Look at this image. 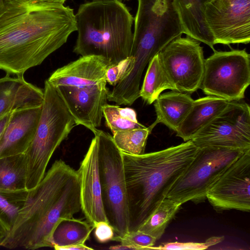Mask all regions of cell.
I'll use <instances>...</instances> for the list:
<instances>
[{
	"label": "cell",
	"instance_id": "obj_21",
	"mask_svg": "<svg viewBox=\"0 0 250 250\" xmlns=\"http://www.w3.org/2000/svg\"><path fill=\"white\" fill-rule=\"evenodd\" d=\"M193 101L189 94L176 91L160 94L154 104L156 120L176 132L189 112Z\"/></svg>",
	"mask_w": 250,
	"mask_h": 250
},
{
	"label": "cell",
	"instance_id": "obj_33",
	"mask_svg": "<svg viewBox=\"0 0 250 250\" xmlns=\"http://www.w3.org/2000/svg\"><path fill=\"white\" fill-rule=\"evenodd\" d=\"M11 113H7L0 117V139L10 120Z\"/></svg>",
	"mask_w": 250,
	"mask_h": 250
},
{
	"label": "cell",
	"instance_id": "obj_30",
	"mask_svg": "<svg viewBox=\"0 0 250 250\" xmlns=\"http://www.w3.org/2000/svg\"><path fill=\"white\" fill-rule=\"evenodd\" d=\"M224 236H213L208 238L205 242H168L163 243L158 247L152 246L149 250H205L209 247L221 242Z\"/></svg>",
	"mask_w": 250,
	"mask_h": 250
},
{
	"label": "cell",
	"instance_id": "obj_10",
	"mask_svg": "<svg viewBox=\"0 0 250 250\" xmlns=\"http://www.w3.org/2000/svg\"><path fill=\"white\" fill-rule=\"evenodd\" d=\"M198 148L250 150V108L240 100L229 101L223 111L190 140Z\"/></svg>",
	"mask_w": 250,
	"mask_h": 250
},
{
	"label": "cell",
	"instance_id": "obj_29",
	"mask_svg": "<svg viewBox=\"0 0 250 250\" xmlns=\"http://www.w3.org/2000/svg\"><path fill=\"white\" fill-rule=\"evenodd\" d=\"M156 239L153 236L139 230L129 231L124 237L114 236L112 241H118L121 244L127 245L131 250H149L155 244Z\"/></svg>",
	"mask_w": 250,
	"mask_h": 250
},
{
	"label": "cell",
	"instance_id": "obj_6",
	"mask_svg": "<svg viewBox=\"0 0 250 250\" xmlns=\"http://www.w3.org/2000/svg\"><path fill=\"white\" fill-rule=\"evenodd\" d=\"M43 93L38 124L24 153L27 190L34 188L42 179L54 152L76 125L56 87L47 80Z\"/></svg>",
	"mask_w": 250,
	"mask_h": 250
},
{
	"label": "cell",
	"instance_id": "obj_17",
	"mask_svg": "<svg viewBox=\"0 0 250 250\" xmlns=\"http://www.w3.org/2000/svg\"><path fill=\"white\" fill-rule=\"evenodd\" d=\"M42 106L14 111L0 139V158L24 153L39 121Z\"/></svg>",
	"mask_w": 250,
	"mask_h": 250
},
{
	"label": "cell",
	"instance_id": "obj_9",
	"mask_svg": "<svg viewBox=\"0 0 250 250\" xmlns=\"http://www.w3.org/2000/svg\"><path fill=\"white\" fill-rule=\"evenodd\" d=\"M250 84V55L245 49L218 51L205 59L200 88L228 101L243 99Z\"/></svg>",
	"mask_w": 250,
	"mask_h": 250
},
{
	"label": "cell",
	"instance_id": "obj_1",
	"mask_svg": "<svg viewBox=\"0 0 250 250\" xmlns=\"http://www.w3.org/2000/svg\"><path fill=\"white\" fill-rule=\"evenodd\" d=\"M77 31L74 10L43 0H3L0 6V70L23 76Z\"/></svg>",
	"mask_w": 250,
	"mask_h": 250
},
{
	"label": "cell",
	"instance_id": "obj_23",
	"mask_svg": "<svg viewBox=\"0 0 250 250\" xmlns=\"http://www.w3.org/2000/svg\"><path fill=\"white\" fill-rule=\"evenodd\" d=\"M166 89L175 91V86L162 65L158 54L148 63L139 96L147 104H151Z\"/></svg>",
	"mask_w": 250,
	"mask_h": 250
},
{
	"label": "cell",
	"instance_id": "obj_34",
	"mask_svg": "<svg viewBox=\"0 0 250 250\" xmlns=\"http://www.w3.org/2000/svg\"><path fill=\"white\" fill-rule=\"evenodd\" d=\"M92 248L89 247L85 245V244L73 245L63 248L61 250H92Z\"/></svg>",
	"mask_w": 250,
	"mask_h": 250
},
{
	"label": "cell",
	"instance_id": "obj_4",
	"mask_svg": "<svg viewBox=\"0 0 250 250\" xmlns=\"http://www.w3.org/2000/svg\"><path fill=\"white\" fill-rule=\"evenodd\" d=\"M76 172L62 160L55 161L41 182L28 190L25 202L0 247L9 249L42 248L57 200Z\"/></svg>",
	"mask_w": 250,
	"mask_h": 250
},
{
	"label": "cell",
	"instance_id": "obj_13",
	"mask_svg": "<svg viewBox=\"0 0 250 250\" xmlns=\"http://www.w3.org/2000/svg\"><path fill=\"white\" fill-rule=\"evenodd\" d=\"M250 150L244 153L223 172L207 194L217 211L250 210Z\"/></svg>",
	"mask_w": 250,
	"mask_h": 250
},
{
	"label": "cell",
	"instance_id": "obj_25",
	"mask_svg": "<svg viewBox=\"0 0 250 250\" xmlns=\"http://www.w3.org/2000/svg\"><path fill=\"white\" fill-rule=\"evenodd\" d=\"M182 205L177 201L165 198L137 230L153 236L156 240L159 239Z\"/></svg>",
	"mask_w": 250,
	"mask_h": 250
},
{
	"label": "cell",
	"instance_id": "obj_20",
	"mask_svg": "<svg viewBox=\"0 0 250 250\" xmlns=\"http://www.w3.org/2000/svg\"><path fill=\"white\" fill-rule=\"evenodd\" d=\"M229 102L209 95L194 100L189 112L176 132V136L184 142L190 140L223 111Z\"/></svg>",
	"mask_w": 250,
	"mask_h": 250
},
{
	"label": "cell",
	"instance_id": "obj_32",
	"mask_svg": "<svg viewBox=\"0 0 250 250\" xmlns=\"http://www.w3.org/2000/svg\"><path fill=\"white\" fill-rule=\"evenodd\" d=\"M94 235L98 242L101 243L112 240L114 237V230L107 222L100 221L94 226Z\"/></svg>",
	"mask_w": 250,
	"mask_h": 250
},
{
	"label": "cell",
	"instance_id": "obj_19",
	"mask_svg": "<svg viewBox=\"0 0 250 250\" xmlns=\"http://www.w3.org/2000/svg\"><path fill=\"white\" fill-rule=\"evenodd\" d=\"M208 0H173L183 33L208 45L214 51L213 37L205 17L206 3Z\"/></svg>",
	"mask_w": 250,
	"mask_h": 250
},
{
	"label": "cell",
	"instance_id": "obj_18",
	"mask_svg": "<svg viewBox=\"0 0 250 250\" xmlns=\"http://www.w3.org/2000/svg\"><path fill=\"white\" fill-rule=\"evenodd\" d=\"M43 90L26 82L23 76L0 78V117L14 111L41 106Z\"/></svg>",
	"mask_w": 250,
	"mask_h": 250
},
{
	"label": "cell",
	"instance_id": "obj_28",
	"mask_svg": "<svg viewBox=\"0 0 250 250\" xmlns=\"http://www.w3.org/2000/svg\"><path fill=\"white\" fill-rule=\"evenodd\" d=\"M27 193V189H0V223L7 232L14 224L20 210L23 206Z\"/></svg>",
	"mask_w": 250,
	"mask_h": 250
},
{
	"label": "cell",
	"instance_id": "obj_11",
	"mask_svg": "<svg viewBox=\"0 0 250 250\" xmlns=\"http://www.w3.org/2000/svg\"><path fill=\"white\" fill-rule=\"evenodd\" d=\"M158 56L175 91L190 94L200 88L205 62L200 42L188 36L178 37L167 44Z\"/></svg>",
	"mask_w": 250,
	"mask_h": 250
},
{
	"label": "cell",
	"instance_id": "obj_16",
	"mask_svg": "<svg viewBox=\"0 0 250 250\" xmlns=\"http://www.w3.org/2000/svg\"><path fill=\"white\" fill-rule=\"evenodd\" d=\"M111 65L106 58L97 55L81 56L54 71L47 80L55 86L84 87L106 83V72Z\"/></svg>",
	"mask_w": 250,
	"mask_h": 250
},
{
	"label": "cell",
	"instance_id": "obj_5",
	"mask_svg": "<svg viewBox=\"0 0 250 250\" xmlns=\"http://www.w3.org/2000/svg\"><path fill=\"white\" fill-rule=\"evenodd\" d=\"M137 0L129 77L140 80L152 58L184 33L173 0Z\"/></svg>",
	"mask_w": 250,
	"mask_h": 250
},
{
	"label": "cell",
	"instance_id": "obj_31",
	"mask_svg": "<svg viewBox=\"0 0 250 250\" xmlns=\"http://www.w3.org/2000/svg\"><path fill=\"white\" fill-rule=\"evenodd\" d=\"M133 65V59L131 56L110 65L106 72V83L116 85L129 74Z\"/></svg>",
	"mask_w": 250,
	"mask_h": 250
},
{
	"label": "cell",
	"instance_id": "obj_8",
	"mask_svg": "<svg viewBox=\"0 0 250 250\" xmlns=\"http://www.w3.org/2000/svg\"><path fill=\"white\" fill-rule=\"evenodd\" d=\"M247 151L219 147L198 148L193 160L175 182L165 198L182 204L204 202L211 188L236 159Z\"/></svg>",
	"mask_w": 250,
	"mask_h": 250
},
{
	"label": "cell",
	"instance_id": "obj_37",
	"mask_svg": "<svg viewBox=\"0 0 250 250\" xmlns=\"http://www.w3.org/2000/svg\"><path fill=\"white\" fill-rule=\"evenodd\" d=\"M2 1H3V0H0V6L2 4Z\"/></svg>",
	"mask_w": 250,
	"mask_h": 250
},
{
	"label": "cell",
	"instance_id": "obj_3",
	"mask_svg": "<svg viewBox=\"0 0 250 250\" xmlns=\"http://www.w3.org/2000/svg\"><path fill=\"white\" fill-rule=\"evenodd\" d=\"M78 36L73 52L101 56L111 65L130 57L134 18L120 0H93L75 14Z\"/></svg>",
	"mask_w": 250,
	"mask_h": 250
},
{
	"label": "cell",
	"instance_id": "obj_15",
	"mask_svg": "<svg viewBox=\"0 0 250 250\" xmlns=\"http://www.w3.org/2000/svg\"><path fill=\"white\" fill-rule=\"evenodd\" d=\"M80 186L81 210L94 228L99 222H108L104 209L98 167L97 137L92 139L77 171Z\"/></svg>",
	"mask_w": 250,
	"mask_h": 250
},
{
	"label": "cell",
	"instance_id": "obj_14",
	"mask_svg": "<svg viewBox=\"0 0 250 250\" xmlns=\"http://www.w3.org/2000/svg\"><path fill=\"white\" fill-rule=\"evenodd\" d=\"M106 83L55 86L76 125H83L92 132L101 125L103 107L107 101Z\"/></svg>",
	"mask_w": 250,
	"mask_h": 250
},
{
	"label": "cell",
	"instance_id": "obj_2",
	"mask_svg": "<svg viewBox=\"0 0 250 250\" xmlns=\"http://www.w3.org/2000/svg\"><path fill=\"white\" fill-rule=\"evenodd\" d=\"M198 150L189 140L139 155L121 151L128 200L129 232L137 230L166 197Z\"/></svg>",
	"mask_w": 250,
	"mask_h": 250
},
{
	"label": "cell",
	"instance_id": "obj_27",
	"mask_svg": "<svg viewBox=\"0 0 250 250\" xmlns=\"http://www.w3.org/2000/svg\"><path fill=\"white\" fill-rule=\"evenodd\" d=\"M103 113L106 125L113 134L119 131L146 127L138 122L136 111L130 107L107 103L103 107Z\"/></svg>",
	"mask_w": 250,
	"mask_h": 250
},
{
	"label": "cell",
	"instance_id": "obj_12",
	"mask_svg": "<svg viewBox=\"0 0 250 250\" xmlns=\"http://www.w3.org/2000/svg\"><path fill=\"white\" fill-rule=\"evenodd\" d=\"M205 17L215 44L250 42V0H208Z\"/></svg>",
	"mask_w": 250,
	"mask_h": 250
},
{
	"label": "cell",
	"instance_id": "obj_24",
	"mask_svg": "<svg viewBox=\"0 0 250 250\" xmlns=\"http://www.w3.org/2000/svg\"><path fill=\"white\" fill-rule=\"evenodd\" d=\"M24 154L0 158V189L20 190L26 188Z\"/></svg>",
	"mask_w": 250,
	"mask_h": 250
},
{
	"label": "cell",
	"instance_id": "obj_35",
	"mask_svg": "<svg viewBox=\"0 0 250 250\" xmlns=\"http://www.w3.org/2000/svg\"><path fill=\"white\" fill-rule=\"evenodd\" d=\"M7 233V230L0 223V244Z\"/></svg>",
	"mask_w": 250,
	"mask_h": 250
},
{
	"label": "cell",
	"instance_id": "obj_26",
	"mask_svg": "<svg viewBox=\"0 0 250 250\" xmlns=\"http://www.w3.org/2000/svg\"><path fill=\"white\" fill-rule=\"evenodd\" d=\"M157 124L156 120L148 127L117 131L112 136L114 143L122 152L135 155L143 154L147 138Z\"/></svg>",
	"mask_w": 250,
	"mask_h": 250
},
{
	"label": "cell",
	"instance_id": "obj_36",
	"mask_svg": "<svg viewBox=\"0 0 250 250\" xmlns=\"http://www.w3.org/2000/svg\"><path fill=\"white\" fill-rule=\"evenodd\" d=\"M43 0L63 4V3L65 2V1L66 0Z\"/></svg>",
	"mask_w": 250,
	"mask_h": 250
},
{
	"label": "cell",
	"instance_id": "obj_22",
	"mask_svg": "<svg viewBox=\"0 0 250 250\" xmlns=\"http://www.w3.org/2000/svg\"><path fill=\"white\" fill-rule=\"evenodd\" d=\"M94 228L89 223L73 217L61 219L55 227L52 236V248H63L85 244Z\"/></svg>",
	"mask_w": 250,
	"mask_h": 250
},
{
	"label": "cell",
	"instance_id": "obj_7",
	"mask_svg": "<svg viewBox=\"0 0 250 250\" xmlns=\"http://www.w3.org/2000/svg\"><path fill=\"white\" fill-rule=\"evenodd\" d=\"M98 146V167L104 209L116 236L129 232V211L123 159L112 136L99 129L93 132Z\"/></svg>",
	"mask_w": 250,
	"mask_h": 250
}]
</instances>
